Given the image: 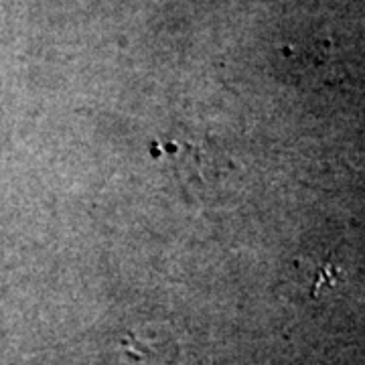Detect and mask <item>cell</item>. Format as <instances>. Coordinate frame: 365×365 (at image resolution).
<instances>
[{
  "mask_svg": "<svg viewBox=\"0 0 365 365\" xmlns=\"http://www.w3.org/2000/svg\"><path fill=\"white\" fill-rule=\"evenodd\" d=\"M91 365H182L179 339L167 325L144 323L104 341Z\"/></svg>",
  "mask_w": 365,
  "mask_h": 365,
  "instance_id": "1",
  "label": "cell"
}]
</instances>
